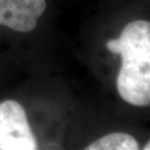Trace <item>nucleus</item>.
<instances>
[{"label": "nucleus", "mask_w": 150, "mask_h": 150, "mask_svg": "<svg viewBox=\"0 0 150 150\" xmlns=\"http://www.w3.org/2000/svg\"><path fill=\"white\" fill-rule=\"evenodd\" d=\"M107 49L121 56L117 90L126 102L136 107L150 105V21L134 20L123 28Z\"/></svg>", "instance_id": "f257e3e1"}, {"label": "nucleus", "mask_w": 150, "mask_h": 150, "mask_svg": "<svg viewBox=\"0 0 150 150\" xmlns=\"http://www.w3.org/2000/svg\"><path fill=\"white\" fill-rule=\"evenodd\" d=\"M38 144L27 115L16 100L0 102V150H35Z\"/></svg>", "instance_id": "f03ea898"}, {"label": "nucleus", "mask_w": 150, "mask_h": 150, "mask_svg": "<svg viewBox=\"0 0 150 150\" xmlns=\"http://www.w3.org/2000/svg\"><path fill=\"white\" fill-rule=\"evenodd\" d=\"M46 10V0H0V26L30 32Z\"/></svg>", "instance_id": "7ed1b4c3"}, {"label": "nucleus", "mask_w": 150, "mask_h": 150, "mask_svg": "<svg viewBox=\"0 0 150 150\" xmlns=\"http://www.w3.org/2000/svg\"><path fill=\"white\" fill-rule=\"evenodd\" d=\"M87 150H137L138 141L131 134L112 132L97 139L86 148Z\"/></svg>", "instance_id": "20e7f679"}, {"label": "nucleus", "mask_w": 150, "mask_h": 150, "mask_svg": "<svg viewBox=\"0 0 150 150\" xmlns=\"http://www.w3.org/2000/svg\"><path fill=\"white\" fill-rule=\"evenodd\" d=\"M144 149H145V150H150V141L145 146V147H144Z\"/></svg>", "instance_id": "39448f33"}]
</instances>
